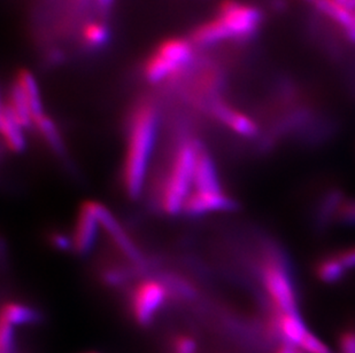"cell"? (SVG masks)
<instances>
[{
  "label": "cell",
  "mask_w": 355,
  "mask_h": 353,
  "mask_svg": "<svg viewBox=\"0 0 355 353\" xmlns=\"http://www.w3.org/2000/svg\"><path fill=\"white\" fill-rule=\"evenodd\" d=\"M51 242H52L54 247L59 250L74 249L73 239L62 233H54L51 237Z\"/></svg>",
  "instance_id": "obj_25"
},
{
  "label": "cell",
  "mask_w": 355,
  "mask_h": 353,
  "mask_svg": "<svg viewBox=\"0 0 355 353\" xmlns=\"http://www.w3.org/2000/svg\"><path fill=\"white\" fill-rule=\"evenodd\" d=\"M236 201L223 192L216 193H201L192 192L185 202L183 212L189 216H201L211 212H225L235 210Z\"/></svg>",
  "instance_id": "obj_8"
},
{
  "label": "cell",
  "mask_w": 355,
  "mask_h": 353,
  "mask_svg": "<svg viewBox=\"0 0 355 353\" xmlns=\"http://www.w3.org/2000/svg\"><path fill=\"white\" fill-rule=\"evenodd\" d=\"M168 297H171L169 290L160 279H148L138 283L130 297V310L135 320L143 326L150 325Z\"/></svg>",
  "instance_id": "obj_5"
},
{
  "label": "cell",
  "mask_w": 355,
  "mask_h": 353,
  "mask_svg": "<svg viewBox=\"0 0 355 353\" xmlns=\"http://www.w3.org/2000/svg\"><path fill=\"white\" fill-rule=\"evenodd\" d=\"M155 53L164 57L168 62L174 64L181 71L192 59L191 44L184 39H169L161 44Z\"/></svg>",
  "instance_id": "obj_12"
},
{
  "label": "cell",
  "mask_w": 355,
  "mask_h": 353,
  "mask_svg": "<svg viewBox=\"0 0 355 353\" xmlns=\"http://www.w3.org/2000/svg\"><path fill=\"white\" fill-rule=\"evenodd\" d=\"M336 219H339L343 223L355 224V200L343 201Z\"/></svg>",
  "instance_id": "obj_22"
},
{
  "label": "cell",
  "mask_w": 355,
  "mask_h": 353,
  "mask_svg": "<svg viewBox=\"0 0 355 353\" xmlns=\"http://www.w3.org/2000/svg\"><path fill=\"white\" fill-rule=\"evenodd\" d=\"M158 134V113L153 105H138L131 114L127 148L124 154L122 183L130 199H138L144 190L148 167Z\"/></svg>",
  "instance_id": "obj_1"
},
{
  "label": "cell",
  "mask_w": 355,
  "mask_h": 353,
  "mask_svg": "<svg viewBox=\"0 0 355 353\" xmlns=\"http://www.w3.org/2000/svg\"><path fill=\"white\" fill-rule=\"evenodd\" d=\"M276 353H305L300 349V347L292 345L288 343H282L281 347H278Z\"/></svg>",
  "instance_id": "obj_26"
},
{
  "label": "cell",
  "mask_w": 355,
  "mask_h": 353,
  "mask_svg": "<svg viewBox=\"0 0 355 353\" xmlns=\"http://www.w3.org/2000/svg\"><path fill=\"white\" fill-rule=\"evenodd\" d=\"M166 284L169 293H175L176 296L182 298H191L195 296V289L188 281L182 279V278L175 275V274H167L164 275V279H160Z\"/></svg>",
  "instance_id": "obj_18"
},
{
  "label": "cell",
  "mask_w": 355,
  "mask_h": 353,
  "mask_svg": "<svg viewBox=\"0 0 355 353\" xmlns=\"http://www.w3.org/2000/svg\"><path fill=\"white\" fill-rule=\"evenodd\" d=\"M192 39L198 45H211L222 40L232 39L229 33L218 17L205 22L193 31Z\"/></svg>",
  "instance_id": "obj_16"
},
{
  "label": "cell",
  "mask_w": 355,
  "mask_h": 353,
  "mask_svg": "<svg viewBox=\"0 0 355 353\" xmlns=\"http://www.w3.org/2000/svg\"><path fill=\"white\" fill-rule=\"evenodd\" d=\"M17 83L19 84V87H21V90L24 91V96L27 98L35 123V120H37L38 118L45 115L36 80L29 71H20L17 75Z\"/></svg>",
  "instance_id": "obj_15"
},
{
  "label": "cell",
  "mask_w": 355,
  "mask_h": 353,
  "mask_svg": "<svg viewBox=\"0 0 355 353\" xmlns=\"http://www.w3.org/2000/svg\"><path fill=\"white\" fill-rule=\"evenodd\" d=\"M40 319V314L36 309L19 302H8L1 310V320L13 327L37 323Z\"/></svg>",
  "instance_id": "obj_13"
},
{
  "label": "cell",
  "mask_w": 355,
  "mask_h": 353,
  "mask_svg": "<svg viewBox=\"0 0 355 353\" xmlns=\"http://www.w3.org/2000/svg\"><path fill=\"white\" fill-rule=\"evenodd\" d=\"M340 353H355V328H349L339 338Z\"/></svg>",
  "instance_id": "obj_23"
},
{
  "label": "cell",
  "mask_w": 355,
  "mask_h": 353,
  "mask_svg": "<svg viewBox=\"0 0 355 353\" xmlns=\"http://www.w3.org/2000/svg\"><path fill=\"white\" fill-rule=\"evenodd\" d=\"M193 192L216 193L223 192L218 168L207 150L201 147L196 165Z\"/></svg>",
  "instance_id": "obj_10"
},
{
  "label": "cell",
  "mask_w": 355,
  "mask_h": 353,
  "mask_svg": "<svg viewBox=\"0 0 355 353\" xmlns=\"http://www.w3.org/2000/svg\"><path fill=\"white\" fill-rule=\"evenodd\" d=\"M262 282L272 307L279 314H299L298 293L282 255H270L262 266Z\"/></svg>",
  "instance_id": "obj_3"
},
{
  "label": "cell",
  "mask_w": 355,
  "mask_h": 353,
  "mask_svg": "<svg viewBox=\"0 0 355 353\" xmlns=\"http://www.w3.org/2000/svg\"><path fill=\"white\" fill-rule=\"evenodd\" d=\"M0 129H1L3 141L6 143L8 150H12L14 153L24 152L26 148L24 127L17 123V120L14 118L5 102L1 105Z\"/></svg>",
  "instance_id": "obj_11"
},
{
  "label": "cell",
  "mask_w": 355,
  "mask_h": 353,
  "mask_svg": "<svg viewBox=\"0 0 355 353\" xmlns=\"http://www.w3.org/2000/svg\"><path fill=\"white\" fill-rule=\"evenodd\" d=\"M14 347V327L1 320L0 326V353H12Z\"/></svg>",
  "instance_id": "obj_21"
},
{
  "label": "cell",
  "mask_w": 355,
  "mask_h": 353,
  "mask_svg": "<svg viewBox=\"0 0 355 353\" xmlns=\"http://www.w3.org/2000/svg\"><path fill=\"white\" fill-rule=\"evenodd\" d=\"M201 147L193 139H184L176 147L160 190L161 208L168 215H178L184 210L185 202L193 190Z\"/></svg>",
  "instance_id": "obj_2"
},
{
  "label": "cell",
  "mask_w": 355,
  "mask_h": 353,
  "mask_svg": "<svg viewBox=\"0 0 355 353\" xmlns=\"http://www.w3.org/2000/svg\"><path fill=\"white\" fill-rule=\"evenodd\" d=\"M305 3H311V5H314V3H315L316 0H304Z\"/></svg>",
  "instance_id": "obj_29"
},
{
  "label": "cell",
  "mask_w": 355,
  "mask_h": 353,
  "mask_svg": "<svg viewBox=\"0 0 355 353\" xmlns=\"http://www.w3.org/2000/svg\"><path fill=\"white\" fill-rule=\"evenodd\" d=\"M213 115L225 127L238 136L248 139L258 137L259 125L248 114L236 109L234 107L223 102H218L213 106Z\"/></svg>",
  "instance_id": "obj_9"
},
{
  "label": "cell",
  "mask_w": 355,
  "mask_h": 353,
  "mask_svg": "<svg viewBox=\"0 0 355 353\" xmlns=\"http://www.w3.org/2000/svg\"><path fill=\"white\" fill-rule=\"evenodd\" d=\"M83 40L91 47H99L108 39L107 28L101 22H90L83 29Z\"/></svg>",
  "instance_id": "obj_19"
},
{
  "label": "cell",
  "mask_w": 355,
  "mask_h": 353,
  "mask_svg": "<svg viewBox=\"0 0 355 353\" xmlns=\"http://www.w3.org/2000/svg\"><path fill=\"white\" fill-rule=\"evenodd\" d=\"M34 124L37 127L40 136L44 138V141H46L47 145L52 148V150L59 155H62L64 153V141H62L60 132L58 130L57 125L53 120L46 115H44L37 120H35Z\"/></svg>",
  "instance_id": "obj_17"
},
{
  "label": "cell",
  "mask_w": 355,
  "mask_h": 353,
  "mask_svg": "<svg viewBox=\"0 0 355 353\" xmlns=\"http://www.w3.org/2000/svg\"><path fill=\"white\" fill-rule=\"evenodd\" d=\"M218 19L228 30L232 39H248L261 27L262 13L255 6L225 0L220 5Z\"/></svg>",
  "instance_id": "obj_4"
},
{
  "label": "cell",
  "mask_w": 355,
  "mask_h": 353,
  "mask_svg": "<svg viewBox=\"0 0 355 353\" xmlns=\"http://www.w3.org/2000/svg\"><path fill=\"white\" fill-rule=\"evenodd\" d=\"M335 1L349 10H354V0H335Z\"/></svg>",
  "instance_id": "obj_27"
},
{
  "label": "cell",
  "mask_w": 355,
  "mask_h": 353,
  "mask_svg": "<svg viewBox=\"0 0 355 353\" xmlns=\"http://www.w3.org/2000/svg\"><path fill=\"white\" fill-rule=\"evenodd\" d=\"M6 106L8 107V109L13 115L14 118L17 120V123L20 124L24 129L31 127L34 124L27 98L24 96V91L21 90V87H19L17 82L14 84L13 87L10 89V98H8V102H7Z\"/></svg>",
  "instance_id": "obj_14"
},
{
  "label": "cell",
  "mask_w": 355,
  "mask_h": 353,
  "mask_svg": "<svg viewBox=\"0 0 355 353\" xmlns=\"http://www.w3.org/2000/svg\"><path fill=\"white\" fill-rule=\"evenodd\" d=\"M299 347L305 353H331L329 350V347L309 330Z\"/></svg>",
  "instance_id": "obj_20"
},
{
  "label": "cell",
  "mask_w": 355,
  "mask_h": 353,
  "mask_svg": "<svg viewBox=\"0 0 355 353\" xmlns=\"http://www.w3.org/2000/svg\"><path fill=\"white\" fill-rule=\"evenodd\" d=\"M196 349H197V345L191 337L178 336L175 340V353H196Z\"/></svg>",
  "instance_id": "obj_24"
},
{
  "label": "cell",
  "mask_w": 355,
  "mask_h": 353,
  "mask_svg": "<svg viewBox=\"0 0 355 353\" xmlns=\"http://www.w3.org/2000/svg\"><path fill=\"white\" fill-rule=\"evenodd\" d=\"M90 206L97 217L101 228L107 234L115 248L122 253V256L125 257L136 266H141L145 262L144 255L136 242L132 240V237L128 234L127 230H124V227L121 225L113 212L99 202L90 201Z\"/></svg>",
  "instance_id": "obj_6"
},
{
  "label": "cell",
  "mask_w": 355,
  "mask_h": 353,
  "mask_svg": "<svg viewBox=\"0 0 355 353\" xmlns=\"http://www.w3.org/2000/svg\"><path fill=\"white\" fill-rule=\"evenodd\" d=\"M101 225L98 221L97 217L92 211L90 206V201L80 207L78 211V219L75 224L74 235V250L80 256H85L90 253L96 246Z\"/></svg>",
  "instance_id": "obj_7"
},
{
  "label": "cell",
  "mask_w": 355,
  "mask_h": 353,
  "mask_svg": "<svg viewBox=\"0 0 355 353\" xmlns=\"http://www.w3.org/2000/svg\"><path fill=\"white\" fill-rule=\"evenodd\" d=\"M97 3L101 8H108L113 3V0H97Z\"/></svg>",
  "instance_id": "obj_28"
}]
</instances>
